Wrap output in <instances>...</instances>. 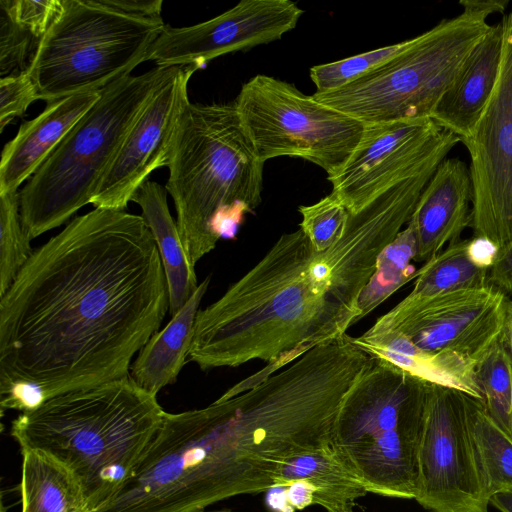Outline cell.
I'll list each match as a JSON object with an SVG mask.
<instances>
[{"label": "cell", "instance_id": "9a60e30c", "mask_svg": "<svg viewBox=\"0 0 512 512\" xmlns=\"http://www.w3.org/2000/svg\"><path fill=\"white\" fill-rule=\"evenodd\" d=\"M199 68L176 66L156 89L102 178L95 208L124 210L156 169L167 166L178 117L188 98V82Z\"/></svg>", "mask_w": 512, "mask_h": 512}, {"label": "cell", "instance_id": "7a4b0ae2", "mask_svg": "<svg viewBox=\"0 0 512 512\" xmlns=\"http://www.w3.org/2000/svg\"><path fill=\"white\" fill-rule=\"evenodd\" d=\"M437 166L349 213L343 236L317 251L301 228L268 252L196 316L189 360L201 370L267 363L221 398H232L310 350L346 335L383 249L403 230Z\"/></svg>", "mask_w": 512, "mask_h": 512}, {"label": "cell", "instance_id": "8fae6325", "mask_svg": "<svg viewBox=\"0 0 512 512\" xmlns=\"http://www.w3.org/2000/svg\"><path fill=\"white\" fill-rule=\"evenodd\" d=\"M460 139L433 120L365 124L344 165L327 177L349 213H357L397 184L441 163Z\"/></svg>", "mask_w": 512, "mask_h": 512}, {"label": "cell", "instance_id": "836d02e7", "mask_svg": "<svg viewBox=\"0 0 512 512\" xmlns=\"http://www.w3.org/2000/svg\"><path fill=\"white\" fill-rule=\"evenodd\" d=\"M117 12L140 18L162 19V0H96Z\"/></svg>", "mask_w": 512, "mask_h": 512}, {"label": "cell", "instance_id": "ab89813d", "mask_svg": "<svg viewBox=\"0 0 512 512\" xmlns=\"http://www.w3.org/2000/svg\"><path fill=\"white\" fill-rule=\"evenodd\" d=\"M489 503L500 512H512V489L494 494L490 497Z\"/></svg>", "mask_w": 512, "mask_h": 512}, {"label": "cell", "instance_id": "cb8c5ba5", "mask_svg": "<svg viewBox=\"0 0 512 512\" xmlns=\"http://www.w3.org/2000/svg\"><path fill=\"white\" fill-rule=\"evenodd\" d=\"M469 435L489 500L494 494L512 489V435L487 412L483 402L463 394Z\"/></svg>", "mask_w": 512, "mask_h": 512}, {"label": "cell", "instance_id": "ac0fdd59", "mask_svg": "<svg viewBox=\"0 0 512 512\" xmlns=\"http://www.w3.org/2000/svg\"><path fill=\"white\" fill-rule=\"evenodd\" d=\"M503 36L502 21L491 25L462 64L432 114L431 120L456 135L460 141L471 134L493 94L499 77Z\"/></svg>", "mask_w": 512, "mask_h": 512}, {"label": "cell", "instance_id": "4316f807", "mask_svg": "<svg viewBox=\"0 0 512 512\" xmlns=\"http://www.w3.org/2000/svg\"><path fill=\"white\" fill-rule=\"evenodd\" d=\"M488 414L512 435V361L499 340L476 364Z\"/></svg>", "mask_w": 512, "mask_h": 512}, {"label": "cell", "instance_id": "f35d334b", "mask_svg": "<svg viewBox=\"0 0 512 512\" xmlns=\"http://www.w3.org/2000/svg\"><path fill=\"white\" fill-rule=\"evenodd\" d=\"M501 343L512 361V300L508 299L505 308Z\"/></svg>", "mask_w": 512, "mask_h": 512}, {"label": "cell", "instance_id": "277c9868", "mask_svg": "<svg viewBox=\"0 0 512 512\" xmlns=\"http://www.w3.org/2000/svg\"><path fill=\"white\" fill-rule=\"evenodd\" d=\"M264 163L234 103L185 102L172 139L165 188L194 267L220 239L235 238L246 214L259 206Z\"/></svg>", "mask_w": 512, "mask_h": 512}, {"label": "cell", "instance_id": "7c38bea8", "mask_svg": "<svg viewBox=\"0 0 512 512\" xmlns=\"http://www.w3.org/2000/svg\"><path fill=\"white\" fill-rule=\"evenodd\" d=\"M502 59L493 94L471 134L461 142L470 157L474 237L499 249L512 241V12L504 15Z\"/></svg>", "mask_w": 512, "mask_h": 512}, {"label": "cell", "instance_id": "8992f818", "mask_svg": "<svg viewBox=\"0 0 512 512\" xmlns=\"http://www.w3.org/2000/svg\"><path fill=\"white\" fill-rule=\"evenodd\" d=\"M175 67L155 66L101 90L98 101L20 192L21 219L30 239L59 227L92 203L132 125Z\"/></svg>", "mask_w": 512, "mask_h": 512}, {"label": "cell", "instance_id": "7402d4cb", "mask_svg": "<svg viewBox=\"0 0 512 512\" xmlns=\"http://www.w3.org/2000/svg\"><path fill=\"white\" fill-rule=\"evenodd\" d=\"M305 481L314 488L313 504L326 512H353L368 490L338 459L330 445L298 453L281 466L275 488Z\"/></svg>", "mask_w": 512, "mask_h": 512}, {"label": "cell", "instance_id": "b9f144b4", "mask_svg": "<svg viewBox=\"0 0 512 512\" xmlns=\"http://www.w3.org/2000/svg\"><path fill=\"white\" fill-rule=\"evenodd\" d=\"M1 512H5V511H1Z\"/></svg>", "mask_w": 512, "mask_h": 512}, {"label": "cell", "instance_id": "ba28073f", "mask_svg": "<svg viewBox=\"0 0 512 512\" xmlns=\"http://www.w3.org/2000/svg\"><path fill=\"white\" fill-rule=\"evenodd\" d=\"M488 16L463 9L414 37L410 48L381 68L312 96L364 124L431 119L462 64L490 30Z\"/></svg>", "mask_w": 512, "mask_h": 512}, {"label": "cell", "instance_id": "74e56055", "mask_svg": "<svg viewBox=\"0 0 512 512\" xmlns=\"http://www.w3.org/2000/svg\"><path fill=\"white\" fill-rule=\"evenodd\" d=\"M463 9L483 12L488 15L503 13L509 3L508 0H462L459 2Z\"/></svg>", "mask_w": 512, "mask_h": 512}, {"label": "cell", "instance_id": "f546056e", "mask_svg": "<svg viewBox=\"0 0 512 512\" xmlns=\"http://www.w3.org/2000/svg\"><path fill=\"white\" fill-rule=\"evenodd\" d=\"M302 220L300 227L317 251H323L336 243L344 234L349 211L333 194L311 205L298 209Z\"/></svg>", "mask_w": 512, "mask_h": 512}, {"label": "cell", "instance_id": "3957f363", "mask_svg": "<svg viewBox=\"0 0 512 512\" xmlns=\"http://www.w3.org/2000/svg\"><path fill=\"white\" fill-rule=\"evenodd\" d=\"M165 411L130 377L57 394L13 420L22 450L66 465L83 488L88 512L107 504L132 477Z\"/></svg>", "mask_w": 512, "mask_h": 512}, {"label": "cell", "instance_id": "6da1fadb", "mask_svg": "<svg viewBox=\"0 0 512 512\" xmlns=\"http://www.w3.org/2000/svg\"><path fill=\"white\" fill-rule=\"evenodd\" d=\"M169 312L141 215L95 208L33 251L0 297L1 409L130 377Z\"/></svg>", "mask_w": 512, "mask_h": 512}, {"label": "cell", "instance_id": "e575fe53", "mask_svg": "<svg viewBox=\"0 0 512 512\" xmlns=\"http://www.w3.org/2000/svg\"><path fill=\"white\" fill-rule=\"evenodd\" d=\"M488 284L504 294H512V241L499 249L488 273Z\"/></svg>", "mask_w": 512, "mask_h": 512}, {"label": "cell", "instance_id": "44dd1931", "mask_svg": "<svg viewBox=\"0 0 512 512\" xmlns=\"http://www.w3.org/2000/svg\"><path fill=\"white\" fill-rule=\"evenodd\" d=\"M167 190L147 180L134 194L132 201L142 211L158 248L167 282L169 314L173 316L198 288L195 267L190 263L181 242L177 223L170 214Z\"/></svg>", "mask_w": 512, "mask_h": 512}, {"label": "cell", "instance_id": "484cf974", "mask_svg": "<svg viewBox=\"0 0 512 512\" xmlns=\"http://www.w3.org/2000/svg\"><path fill=\"white\" fill-rule=\"evenodd\" d=\"M416 256V237L407 225L379 254L374 273L359 298V321L399 288L416 278L417 270L411 264Z\"/></svg>", "mask_w": 512, "mask_h": 512}, {"label": "cell", "instance_id": "52a82bcc", "mask_svg": "<svg viewBox=\"0 0 512 512\" xmlns=\"http://www.w3.org/2000/svg\"><path fill=\"white\" fill-rule=\"evenodd\" d=\"M162 19L129 16L96 0H62L28 69L38 99L99 91L130 75L162 32Z\"/></svg>", "mask_w": 512, "mask_h": 512}, {"label": "cell", "instance_id": "d4e9b609", "mask_svg": "<svg viewBox=\"0 0 512 512\" xmlns=\"http://www.w3.org/2000/svg\"><path fill=\"white\" fill-rule=\"evenodd\" d=\"M488 273L472 259L469 239L456 241L417 270L412 291L398 304L411 306L453 291L486 286Z\"/></svg>", "mask_w": 512, "mask_h": 512}, {"label": "cell", "instance_id": "8d00e7d4", "mask_svg": "<svg viewBox=\"0 0 512 512\" xmlns=\"http://www.w3.org/2000/svg\"><path fill=\"white\" fill-rule=\"evenodd\" d=\"M285 496L292 511L302 510L313 504L314 488L305 481L293 482L287 486Z\"/></svg>", "mask_w": 512, "mask_h": 512}, {"label": "cell", "instance_id": "5bb4252c", "mask_svg": "<svg viewBox=\"0 0 512 512\" xmlns=\"http://www.w3.org/2000/svg\"><path fill=\"white\" fill-rule=\"evenodd\" d=\"M304 11L290 0H242L228 11L186 27L164 26L147 61L160 67L196 66L227 53L277 41Z\"/></svg>", "mask_w": 512, "mask_h": 512}, {"label": "cell", "instance_id": "ffe728a7", "mask_svg": "<svg viewBox=\"0 0 512 512\" xmlns=\"http://www.w3.org/2000/svg\"><path fill=\"white\" fill-rule=\"evenodd\" d=\"M211 277L207 276L169 323L155 333L138 352L130 368V378L152 395L177 381L187 361L196 316Z\"/></svg>", "mask_w": 512, "mask_h": 512}, {"label": "cell", "instance_id": "1f68e13d", "mask_svg": "<svg viewBox=\"0 0 512 512\" xmlns=\"http://www.w3.org/2000/svg\"><path fill=\"white\" fill-rule=\"evenodd\" d=\"M62 7V0H1L2 13L37 39L45 35Z\"/></svg>", "mask_w": 512, "mask_h": 512}, {"label": "cell", "instance_id": "5b68a950", "mask_svg": "<svg viewBox=\"0 0 512 512\" xmlns=\"http://www.w3.org/2000/svg\"><path fill=\"white\" fill-rule=\"evenodd\" d=\"M427 384L374 358L345 394L330 447L368 492L415 498Z\"/></svg>", "mask_w": 512, "mask_h": 512}, {"label": "cell", "instance_id": "e0dca14e", "mask_svg": "<svg viewBox=\"0 0 512 512\" xmlns=\"http://www.w3.org/2000/svg\"><path fill=\"white\" fill-rule=\"evenodd\" d=\"M100 96L101 90L91 91L47 103L37 117L23 122L2 150L0 194L18 191Z\"/></svg>", "mask_w": 512, "mask_h": 512}, {"label": "cell", "instance_id": "d6986e66", "mask_svg": "<svg viewBox=\"0 0 512 512\" xmlns=\"http://www.w3.org/2000/svg\"><path fill=\"white\" fill-rule=\"evenodd\" d=\"M370 356L387 361L430 384L464 393L483 402L476 376V363L448 352H429L414 345L398 332L350 336Z\"/></svg>", "mask_w": 512, "mask_h": 512}, {"label": "cell", "instance_id": "4dcf8cb0", "mask_svg": "<svg viewBox=\"0 0 512 512\" xmlns=\"http://www.w3.org/2000/svg\"><path fill=\"white\" fill-rule=\"evenodd\" d=\"M40 39L11 22L3 13L0 17L1 78L28 71Z\"/></svg>", "mask_w": 512, "mask_h": 512}, {"label": "cell", "instance_id": "f1b7e54d", "mask_svg": "<svg viewBox=\"0 0 512 512\" xmlns=\"http://www.w3.org/2000/svg\"><path fill=\"white\" fill-rule=\"evenodd\" d=\"M414 38L348 58L315 65L310 78L317 93L342 88L381 68L412 46Z\"/></svg>", "mask_w": 512, "mask_h": 512}, {"label": "cell", "instance_id": "60d3db41", "mask_svg": "<svg viewBox=\"0 0 512 512\" xmlns=\"http://www.w3.org/2000/svg\"><path fill=\"white\" fill-rule=\"evenodd\" d=\"M200 512H234L232 510H218V511H200Z\"/></svg>", "mask_w": 512, "mask_h": 512}, {"label": "cell", "instance_id": "4fadbf2b", "mask_svg": "<svg viewBox=\"0 0 512 512\" xmlns=\"http://www.w3.org/2000/svg\"><path fill=\"white\" fill-rule=\"evenodd\" d=\"M507 300L488 284L411 306L397 304L365 334L398 332L425 351L453 353L477 364L501 339Z\"/></svg>", "mask_w": 512, "mask_h": 512}, {"label": "cell", "instance_id": "d6a6232c", "mask_svg": "<svg viewBox=\"0 0 512 512\" xmlns=\"http://www.w3.org/2000/svg\"><path fill=\"white\" fill-rule=\"evenodd\" d=\"M38 100L35 84L27 71L0 79V131L22 116Z\"/></svg>", "mask_w": 512, "mask_h": 512}, {"label": "cell", "instance_id": "30bf717a", "mask_svg": "<svg viewBox=\"0 0 512 512\" xmlns=\"http://www.w3.org/2000/svg\"><path fill=\"white\" fill-rule=\"evenodd\" d=\"M463 394L427 384L414 499L432 512H488Z\"/></svg>", "mask_w": 512, "mask_h": 512}, {"label": "cell", "instance_id": "2e32d148", "mask_svg": "<svg viewBox=\"0 0 512 512\" xmlns=\"http://www.w3.org/2000/svg\"><path fill=\"white\" fill-rule=\"evenodd\" d=\"M472 184L469 167L445 158L423 189L408 221L417 241L416 261H428L444 245L460 240L471 224Z\"/></svg>", "mask_w": 512, "mask_h": 512}, {"label": "cell", "instance_id": "83f0119b", "mask_svg": "<svg viewBox=\"0 0 512 512\" xmlns=\"http://www.w3.org/2000/svg\"><path fill=\"white\" fill-rule=\"evenodd\" d=\"M20 214V192L0 194V297L9 289L33 251Z\"/></svg>", "mask_w": 512, "mask_h": 512}, {"label": "cell", "instance_id": "d590c367", "mask_svg": "<svg viewBox=\"0 0 512 512\" xmlns=\"http://www.w3.org/2000/svg\"><path fill=\"white\" fill-rule=\"evenodd\" d=\"M469 252L475 263L490 270L497 257L499 248L489 239L473 237L469 239Z\"/></svg>", "mask_w": 512, "mask_h": 512}, {"label": "cell", "instance_id": "603a6c76", "mask_svg": "<svg viewBox=\"0 0 512 512\" xmlns=\"http://www.w3.org/2000/svg\"><path fill=\"white\" fill-rule=\"evenodd\" d=\"M21 512H88L76 475L39 450H22Z\"/></svg>", "mask_w": 512, "mask_h": 512}, {"label": "cell", "instance_id": "9c48e42d", "mask_svg": "<svg viewBox=\"0 0 512 512\" xmlns=\"http://www.w3.org/2000/svg\"><path fill=\"white\" fill-rule=\"evenodd\" d=\"M234 105L263 162L300 157L322 168L327 177L344 165L365 128L295 85L264 74L242 85Z\"/></svg>", "mask_w": 512, "mask_h": 512}]
</instances>
